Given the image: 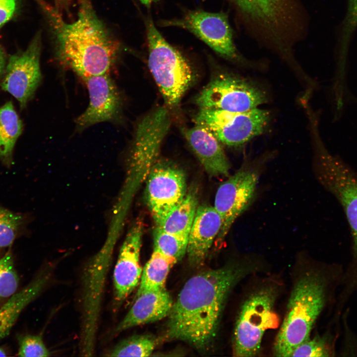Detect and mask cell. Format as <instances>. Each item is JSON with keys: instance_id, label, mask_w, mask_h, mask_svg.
<instances>
[{"instance_id": "cell-34", "label": "cell", "mask_w": 357, "mask_h": 357, "mask_svg": "<svg viewBox=\"0 0 357 357\" xmlns=\"http://www.w3.org/2000/svg\"><path fill=\"white\" fill-rule=\"evenodd\" d=\"M146 7H149L150 5L153 3L155 2L158 0H139Z\"/></svg>"}, {"instance_id": "cell-10", "label": "cell", "mask_w": 357, "mask_h": 357, "mask_svg": "<svg viewBox=\"0 0 357 357\" xmlns=\"http://www.w3.org/2000/svg\"><path fill=\"white\" fill-rule=\"evenodd\" d=\"M186 190L185 177L180 169L169 162L155 163L147 177L146 195L157 225L181 202Z\"/></svg>"}, {"instance_id": "cell-35", "label": "cell", "mask_w": 357, "mask_h": 357, "mask_svg": "<svg viewBox=\"0 0 357 357\" xmlns=\"http://www.w3.org/2000/svg\"><path fill=\"white\" fill-rule=\"evenodd\" d=\"M1 356H2V357L6 356V352H5V351L3 349L0 348V357H1Z\"/></svg>"}, {"instance_id": "cell-16", "label": "cell", "mask_w": 357, "mask_h": 357, "mask_svg": "<svg viewBox=\"0 0 357 357\" xmlns=\"http://www.w3.org/2000/svg\"><path fill=\"white\" fill-rule=\"evenodd\" d=\"M222 225V220L214 207L198 206L187 241L186 254L191 266L203 265Z\"/></svg>"}, {"instance_id": "cell-14", "label": "cell", "mask_w": 357, "mask_h": 357, "mask_svg": "<svg viewBox=\"0 0 357 357\" xmlns=\"http://www.w3.org/2000/svg\"><path fill=\"white\" fill-rule=\"evenodd\" d=\"M143 232V223L138 221L128 231L120 247L113 273L114 298L123 301L138 286L142 269L140 252Z\"/></svg>"}, {"instance_id": "cell-23", "label": "cell", "mask_w": 357, "mask_h": 357, "mask_svg": "<svg viewBox=\"0 0 357 357\" xmlns=\"http://www.w3.org/2000/svg\"><path fill=\"white\" fill-rule=\"evenodd\" d=\"M341 332V328L331 327L322 335L310 337L295 348L291 357H338L337 344Z\"/></svg>"}, {"instance_id": "cell-8", "label": "cell", "mask_w": 357, "mask_h": 357, "mask_svg": "<svg viewBox=\"0 0 357 357\" xmlns=\"http://www.w3.org/2000/svg\"><path fill=\"white\" fill-rule=\"evenodd\" d=\"M267 100L265 92L249 80L223 72L210 81L194 102L199 108L244 112L258 108Z\"/></svg>"}, {"instance_id": "cell-13", "label": "cell", "mask_w": 357, "mask_h": 357, "mask_svg": "<svg viewBox=\"0 0 357 357\" xmlns=\"http://www.w3.org/2000/svg\"><path fill=\"white\" fill-rule=\"evenodd\" d=\"M163 24L185 29L219 55L228 59L238 60L232 31L224 13L191 11L180 19L168 20Z\"/></svg>"}, {"instance_id": "cell-6", "label": "cell", "mask_w": 357, "mask_h": 357, "mask_svg": "<svg viewBox=\"0 0 357 357\" xmlns=\"http://www.w3.org/2000/svg\"><path fill=\"white\" fill-rule=\"evenodd\" d=\"M276 298L275 289L265 287L252 294L243 303L234 332L235 357L256 356L266 330L278 326V317L274 311Z\"/></svg>"}, {"instance_id": "cell-33", "label": "cell", "mask_w": 357, "mask_h": 357, "mask_svg": "<svg viewBox=\"0 0 357 357\" xmlns=\"http://www.w3.org/2000/svg\"><path fill=\"white\" fill-rule=\"evenodd\" d=\"M5 63V56L2 49L0 47V75L1 74Z\"/></svg>"}, {"instance_id": "cell-4", "label": "cell", "mask_w": 357, "mask_h": 357, "mask_svg": "<svg viewBox=\"0 0 357 357\" xmlns=\"http://www.w3.org/2000/svg\"><path fill=\"white\" fill-rule=\"evenodd\" d=\"M316 178L338 201L345 212L352 235V253L344 268L343 284L357 291V171L325 151L317 153L314 166Z\"/></svg>"}, {"instance_id": "cell-21", "label": "cell", "mask_w": 357, "mask_h": 357, "mask_svg": "<svg viewBox=\"0 0 357 357\" xmlns=\"http://www.w3.org/2000/svg\"><path fill=\"white\" fill-rule=\"evenodd\" d=\"M22 128L11 102L0 107V161L5 167L9 168L12 164L13 149Z\"/></svg>"}, {"instance_id": "cell-26", "label": "cell", "mask_w": 357, "mask_h": 357, "mask_svg": "<svg viewBox=\"0 0 357 357\" xmlns=\"http://www.w3.org/2000/svg\"><path fill=\"white\" fill-rule=\"evenodd\" d=\"M24 224L22 214L0 206V251L11 246Z\"/></svg>"}, {"instance_id": "cell-9", "label": "cell", "mask_w": 357, "mask_h": 357, "mask_svg": "<svg viewBox=\"0 0 357 357\" xmlns=\"http://www.w3.org/2000/svg\"><path fill=\"white\" fill-rule=\"evenodd\" d=\"M258 179L257 170L244 167L230 176L218 187L214 206L222 220L221 229L215 241L218 248L221 246L236 220L252 202Z\"/></svg>"}, {"instance_id": "cell-5", "label": "cell", "mask_w": 357, "mask_h": 357, "mask_svg": "<svg viewBox=\"0 0 357 357\" xmlns=\"http://www.w3.org/2000/svg\"><path fill=\"white\" fill-rule=\"evenodd\" d=\"M148 65L165 104L175 107L194 80L188 61L162 36L149 19L146 23Z\"/></svg>"}, {"instance_id": "cell-17", "label": "cell", "mask_w": 357, "mask_h": 357, "mask_svg": "<svg viewBox=\"0 0 357 357\" xmlns=\"http://www.w3.org/2000/svg\"><path fill=\"white\" fill-rule=\"evenodd\" d=\"M181 131L209 175L229 177V162L220 141L211 132L196 124L190 128H183Z\"/></svg>"}, {"instance_id": "cell-24", "label": "cell", "mask_w": 357, "mask_h": 357, "mask_svg": "<svg viewBox=\"0 0 357 357\" xmlns=\"http://www.w3.org/2000/svg\"><path fill=\"white\" fill-rule=\"evenodd\" d=\"M156 339L151 335H134L119 343L109 353L110 357H149L155 349Z\"/></svg>"}, {"instance_id": "cell-7", "label": "cell", "mask_w": 357, "mask_h": 357, "mask_svg": "<svg viewBox=\"0 0 357 357\" xmlns=\"http://www.w3.org/2000/svg\"><path fill=\"white\" fill-rule=\"evenodd\" d=\"M269 119V112L258 107L244 112L199 108L194 121L211 132L220 142L238 147L263 133Z\"/></svg>"}, {"instance_id": "cell-20", "label": "cell", "mask_w": 357, "mask_h": 357, "mask_svg": "<svg viewBox=\"0 0 357 357\" xmlns=\"http://www.w3.org/2000/svg\"><path fill=\"white\" fill-rule=\"evenodd\" d=\"M198 206L197 192L193 187L157 227L167 233L188 239Z\"/></svg>"}, {"instance_id": "cell-11", "label": "cell", "mask_w": 357, "mask_h": 357, "mask_svg": "<svg viewBox=\"0 0 357 357\" xmlns=\"http://www.w3.org/2000/svg\"><path fill=\"white\" fill-rule=\"evenodd\" d=\"M171 125V116L165 107L150 112L136 128L131 153V167L140 180L148 175L157 161L163 141Z\"/></svg>"}, {"instance_id": "cell-25", "label": "cell", "mask_w": 357, "mask_h": 357, "mask_svg": "<svg viewBox=\"0 0 357 357\" xmlns=\"http://www.w3.org/2000/svg\"><path fill=\"white\" fill-rule=\"evenodd\" d=\"M357 29V0H347L345 14L340 24L337 39V50L341 62L345 60Z\"/></svg>"}, {"instance_id": "cell-15", "label": "cell", "mask_w": 357, "mask_h": 357, "mask_svg": "<svg viewBox=\"0 0 357 357\" xmlns=\"http://www.w3.org/2000/svg\"><path fill=\"white\" fill-rule=\"evenodd\" d=\"M89 95L86 110L75 120L79 129H83L97 123L115 119L121 108L118 89L109 73L90 76L83 79Z\"/></svg>"}, {"instance_id": "cell-27", "label": "cell", "mask_w": 357, "mask_h": 357, "mask_svg": "<svg viewBox=\"0 0 357 357\" xmlns=\"http://www.w3.org/2000/svg\"><path fill=\"white\" fill-rule=\"evenodd\" d=\"M154 247L176 263L186 253L188 239L167 233L157 227L154 233Z\"/></svg>"}, {"instance_id": "cell-2", "label": "cell", "mask_w": 357, "mask_h": 357, "mask_svg": "<svg viewBox=\"0 0 357 357\" xmlns=\"http://www.w3.org/2000/svg\"><path fill=\"white\" fill-rule=\"evenodd\" d=\"M77 16L71 22L58 12L48 10L60 61L83 79L109 73L119 52L117 44L89 0H79Z\"/></svg>"}, {"instance_id": "cell-29", "label": "cell", "mask_w": 357, "mask_h": 357, "mask_svg": "<svg viewBox=\"0 0 357 357\" xmlns=\"http://www.w3.org/2000/svg\"><path fill=\"white\" fill-rule=\"evenodd\" d=\"M350 309L346 307L341 318V342L338 357H357V334L350 325Z\"/></svg>"}, {"instance_id": "cell-3", "label": "cell", "mask_w": 357, "mask_h": 357, "mask_svg": "<svg viewBox=\"0 0 357 357\" xmlns=\"http://www.w3.org/2000/svg\"><path fill=\"white\" fill-rule=\"evenodd\" d=\"M344 271L340 263L314 269L302 275L291 293L285 317L274 345V355L291 357L309 338L317 319L328 303L335 304Z\"/></svg>"}, {"instance_id": "cell-30", "label": "cell", "mask_w": 357, "mask_h": 357, "mask_svg": "<svg viewBox=\"0 0 357 357\" xmlns=\"http://www.w3.org/2000/svg\"><path fill=\"white\" fill-rule=\"evenodd\" d=\"M17 356L21 357H47L50 352L41 335L28 334L18 338Z\"/></svg>"}, {"instance_id": "cell-18", "label": "cell", "mask_w": 357, "mask_h": 357, "mask_svg": "<svg viewBox=\"0 0 357 357\" xmlns=\"http://www.w3.org/2000/svg\"><path fill=\"white\" fill-rule=\"evenodd\" d=\"M174 301L166 288L136 294L133 303L115 329L120 332L168 316Z\"/></svg>"}, {"instance_id": "cell-12", "label": "cell", "mask_w": 357, "mask_h": 357, "mask_svg": "<svg viewBox=\"0 0 357 357\" xmlns=\"http://www.w3.org/2000/svg\"><path fill=\"white\" fill-rule=\"evenodd\" d=\"M41 36L38 33L24 51L13 55L8 61L1 86L19 102L21 108L32 98L41 80Z\"/></svg>"}, {"instance_id": "cell-19", "label": "cell", "mask_w": 357, "mask_h": 357, "mask_svg": "<svg viewBox=\"0 0 357 357\" xmlns=\"http://www.w3.org/2000/svg\"><path fill=\"white\" fill-rule=\"evenodd\" d=\"M50 278L49 273L39 274L20 291L9 297L0 308V340L10 333L21 313L42 292Z\"/></svg>"}, {"instance_id": "cell-22", "label": "cell", "mask_w": 357, "mask_h": 357, "mask_svg": "<svg viewBox=\"0 0 357 357\" xmlns=\"http://www.w3.org/2000/svg\"><path fill=\"white\" fill-rule=\"evenodd\" d=\"M176 262L154 248L152 255L144 267L136 294L165 288L170 269Z\"/></svg>"}, {"instance_id": "cell-31", "label": "cell", "mask_w": 357, "mask_h": 357, "mask_svg": "<svg viewBox=\"0 0 357 357\" xmlns=\"http://www.w3.org/2000/svg\"><path fill=\"white\" fill-rule=\"evenodd\" d=\"M16 5V0H0V28L11 19Z\"/></svg>"}, {"instance_id": "cell-28", "label": "cell", "mask_w": 357, "mask_h": 357, "mask_svg": "<svg viewBox=\"0 0 357 357\" xmlns=\"http://www.w3.org/2000/svg\"><path fill=\"white\" fill-rule=\"evenodd\" d=\"M19 282L12 252L9 248L0 258V300L14 295L17 291Z\"/></svg>"}, {"instance_id": "cell-1", "label": "cell", "mask_w": 357, "mask_h": 357, "mask_svg": "<svg viewBox=\"0 0 357 357\" xmlns=\"http://www.w3.org/2000/svg\"><path fill=\"white\" fill-rule=\"evenodd\" d=\"M233 264L201 272L184 285L168 316L167 337L198 349L214 339L226 299L234 286L251 271Z\"/></svg>"}, {"instance_id": "cell-32", "label": "cell", "mask_w": 357, "mask_h": 357, "mask_svg": "<svg viewBox=\"0 0 357 357\" xmlns=\"http://www.w3.org/2000/svg\"><path fill=\"white\" fill-rule=\"evenodd\" d=\"M238 4L242 5H250L255 4L266 0H234Z\"/></svg>"}]
</instances>
